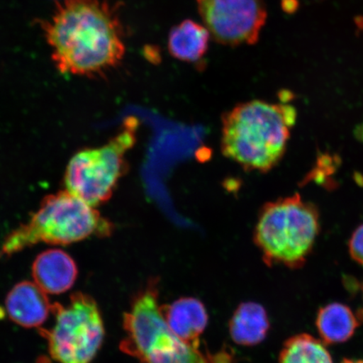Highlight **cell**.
Listing matches in <instances>:
<instances>
[{
    "label": "cell",
    "instance_id": "6da1fadb",
    "mask_svg": "<svg viewBox=\"0 0 363 363\" xmlns=\"http://www.w3.org/2000/svg\"><path fill=\"white\" fill-rule=\"evenodd\" d=\"M43 33L54 65L62 74L102 76L125 57L123 26L107 0H61Z\"/></svg>",
    "mask_w": 363,
    "mask_h": 363
},
{
    "label": "cell",
    "instance_id": "7a4b0ae2",
    "mask_svg": "<svg viewBox=\"0 0 363 363\" xmlns=\"http://www.w3.org/2000/svg\"><path fill=\"white\" fill-rule=\"evenodd\" d=\"M296 117L289 104H239L222 118V152L245 170L269 172L282 160Z\"/></svg>",
    "mask_w": 363,
    "mask_h": 363
},
{
    "label": "cell",
    "instance_id": "3957f363",
    "mask_svg": "<svg viewBox=\"0 0 363 363\" xmlns=\"http://www.w3.org/2000/svg\"><path fill=\"white\" fill-rule=\"evenodd\" d=\"M111 221L67 190L48 195L30 219L4 240L0 258L9 257L38 244L67 246L90 238H107Z\"/></svg>",
    "mask_w": 363,
    "mask_h": 363
},
{
    "label": "cell",
    "instance_id": "277c9868",
    "mask_svg": "<svg viewBox=\"0 0 363 363\" xmlns=\"http://www.w3.org/2000/svg\"><path fill=\"white\" fill-rule=\"evenodd\" d=\"M159 280L148 282L135 294L123 317L125 337L121 350L139 363H230L180 339L167 324L159 305Z\"/></svg>",
    "mask_w": 363,
    "mask_h": 363
},
{
    "label": "cell",
    "instance_id": "5b68a950",
    "mask_svg": "<svg viewBox=\"0 0 363 363\" xmlns=\"http://www.w3.org/2000/svg\"><path fill=\"white\" fill-rule=\"evenodd\" d=\"M319 230L316 207L295 194L262 207L254 230V242L267 266L298 269L310 255Z\"/></svg>",
    "mask_w": 363,
    "mask_h": 363
},
{
    "label": "cell",
    "instance_id": "8992f818",
    "mask_svg": "<svg viewBox=\"0 0 363 363\" xmlns=\"http://www.w3.org/2000/svg\"><path fill=\"white\" fill-rule=\"evenodd\" d=\"M138 126L130 117L110 142L77 152L65 172L67 191L94 208L107 202L127 169L125 155L134 147Z\"/></svg>",
    "mask_w": 363,
    "mask_h": 363
},
{
    "label": "cell",
    "instance_id": "52a82bcc",
    "mask_svg": "<svg viewBox=\"0 0 363 363\" xmlns=\"http://www.w3.org/2000/svg\"><path fill=\"white\" fill-rule=\"evenodd\" d=\"M52 328L40 329L48 342L50 356L59 363H89L101 350L104 325L96 301L84 293H75L67 305L56 303Z\"/></svg>",
    "mask_w": 363,
    "mask_h": 363
},
{
    "label": "cell",
    "instance_id": "ba28073f",
    "mask_svg": "<svg viewBox=\"0 0 363 363\" xmlns=\"http://www.w3.org/2000/svg\"><path fill=\"white\" fill-rule=\"evenodd\" d=\"M204 26L216 42L255 44L267 21L264 0H196Z\"/></svg>",
    "mask_w": 363,
    "mask_h": 363
},
{
    "label": "cell",
    "instance_id": "9c48e42d",
    "mask_svg": "<svg viewBox=\"0 0 363 363\" xmlns=\"http://www.w3.org/2000/svg\"><path fill=\"white\" fill-rule=\"evenodd\" d=\"M47 293L29 281L17 284L9 292L6 307L9 318L24 328H38L52 314L53 305Z\"/></svg>",
    "mask_w": 363,
    "mask_h": 363
},
{
    "label": "cell",
    "instance_id": "30bf717a",
    "mask_svg": "<svg viewBox=\"0 0 363 363\" xmlns=\"http://www.w3.org/2000/svg\"><path fill=\"white\" fill-rule=\"evenodd\" d=\"M78 274L74 258L60 249H50L39 254L33 265L35 283L49 294L67 292L75 284Z\"/></svg>",
    "mask_w": 363,
    "mask_h": 363
},
{
    "label": "cell",
    "instance_id": "8fae6325",
    "mask_svg": "<svg viewBox=\"0 0 363 363\" xmlns=\"http://www.w3.org/2000/svg\"><path fill=\"white\" fill-rule=\"evenodd\" d=\"M162 311L167 324L180 339L201 348V337L208 323L206 308L201 301L180 298L170 305L162 306Z\"/></svg>",
    "mask_w": 363,
    "mask_h": 363
},
{
    "label": "cell",
    "instance_id": "7c38bea8",
    "mask_svg": "<svg viewBox=\"0 0 363 363\" xmlns=\"http://www.w3.org/2000/svg\"><path fill=\"white\" fill-rule=\"evenodd\" d=\"M269 329V318L264 307L255 302L240 303L229 323L231 339L235 343L244 347H253L262 343Z\"/></svg>",
    "mask_w": 363,
    "mask_h": 363
},
{
    "label": "cell",
    "instance_id": "4fadbf2b",
    "mask_svg": "<svg viewBox=\"0 0 363 363\" xmlns=\"http://www.w3.org/2000/svg\"><path fill=\"white\" fill-rule=\"evenodd\" d=\"M211 35L206 26L192 20L184 21L170 31L169 52L179 61L198 62L208 51Z\"/></svg>",
    "mask_w": 363,
    "mask_h": 363
},
{
    "label": "cell",
    "instance_id": "5bb4252c",
    "mask_svg": "<svg viewBox=\"0 0 363 363\" xmlns=\"http://www.w3.org/2000/svg\"><path fill=\"white\" fill-rule=\"evenodd\" d=\"M316 326L325 343H342L352 337L358 322L350 308L333 303L318 313Z\"/></svg>",
    "mask_w": 363,
    "mask_h": 363
},
{
    "label": "cell",
    "instance_id": "9a60e30c",
    "mask_svg": "<svg viewBox=\"0 0 363 363\" xmlns=\"http://www.w3.org/2000/svg\"><path fill=\"white\" fill-rule=\"evenodd\" d=\"M279 363H333L324 342L308 334L290 337L284 344Z\"/></svg>",
    "mask_w": 363,
    "mask_h": 363
},
{
    "label": "cell",
    "instance_id": "2e32d148",
    "mask_svg": "<svg viewBox=\"0 0 363 363\" xmlns=\"http://www.w3.org/2000/svg\"><path fill=\"white\" fill-rule=\"evenodd\" d=\"M349 249L353 259L363 266V225L354 231Z\"/></svg>",
    "mask_w": 363,
    "mask_h": 363
},
{
    "label": "cell",
    "instance_id": "e0dca14e",
    "mask_svg": "<svg viewBox=\"0 0 363 363\" xmlns=\"http://www.w3.org/2000/svg\"><path fill=\"white\" fill-rule=\"evenodd\" d=\"M298 7V0H283L282 8L285 12L292 13L297 11Z\"/></svg>",
    "mask_w": 363,
    "mask_h": 363
},
{
    "label": "cell",
    "instance_id": "ac0fdd59",
    "mask_svg": "<svg viewBox=\"0 0 363 363\" xmlns=\"http://www.w3.org/2000/svg\"><path fill=\"white\" fill-rule=\"evenodd\" d=\"M342 363H363V360L345 359Z\"/></svg>",
    "mask_w": 363,
    "mask_h": 363
},
{
    "label": "cell",
    "instance_id": "d6986e66",
    "mask_svg": "<svg viewBox=\"0 0 363 363\" xmlns=\"http://www.w3.org/2000/svg\"><path fill=\"white\" fill-rule=\"evenodd\" d=\"M361 317H362V319L363 320V308H362V311H361Z\"/></svg>",
    "mask_w": 363,
    "mask_h": 363
}]
</instances>
